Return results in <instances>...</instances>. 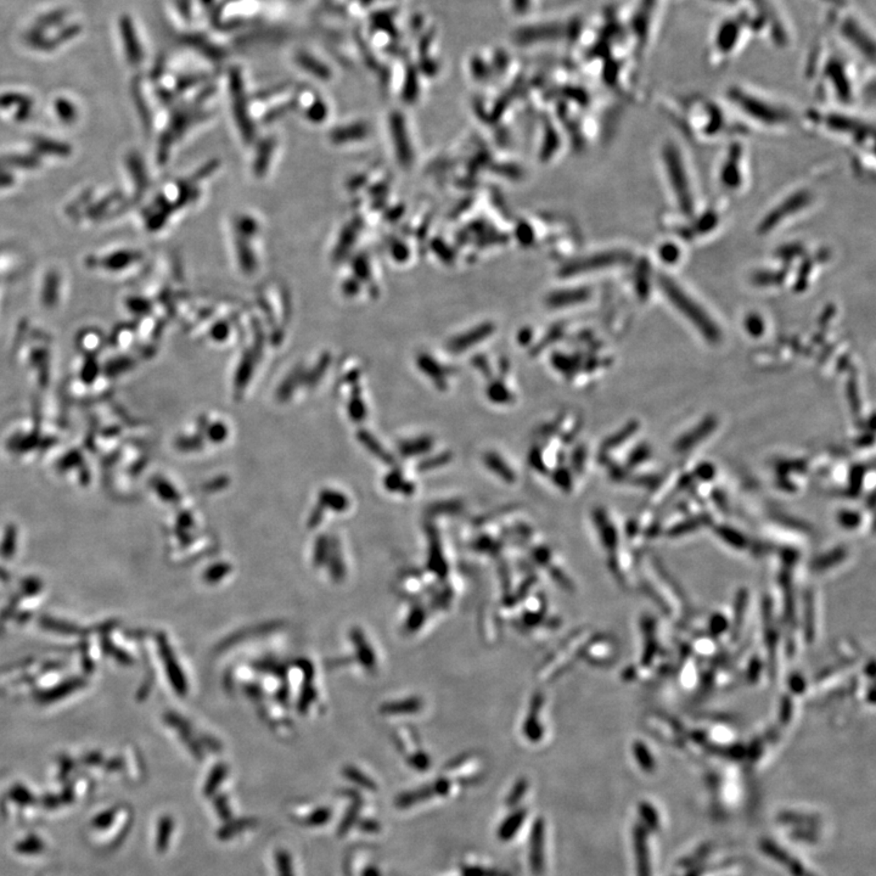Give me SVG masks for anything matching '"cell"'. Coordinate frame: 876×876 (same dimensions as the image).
<instances>
[{
	"instance_id": "cell-3",
	"label": "cell",
	"mask_w": 876,
	"mask_h": 876,
	"mask_svg": "<svg viewBox=\"0 0 876 876\" xmlns=\"http://www.w3.org/2000/svg\"><path fill=\"white\" fill-rule=\"evenodd\" d=\"M838 38L866 63L874 64L875 41L864 22L855 14H844L835 21Z\"/></svg>"
},
{
	"instance_id": "cell-6",
	"label": "cell",
	"mask_w": 876,
	"mask_h": 876,
	"mask_svg": "<svg viewBox=\"0 0 876 876\" xmlns=\"http://www.w3.org/2000/svg\"><path fill=\"white\" fill-rule=\"evenodd\" d=\"M664 162L669 183L675 192V199L680 208L685 213L693 212L694 200L690 190V183L685 170L684 162L675 145H667L664 150Z\"/></svg>"
},
{
	"instance_id": "cell-21",
	"label": "cell",
	"mask_w": 876,
	"mask_h": 876,
	"mask_svg": "<svg viewBox=\"0 0 876 876\" xmlns=\"http://www.w3.org/2000/svg\"><path fill=\"white\" fill-rule=\"evenodd\" d=\"M276 866H278L279 876H293L291 860L285 851H279L276 853Z\"/></svg>"
},
{
	"instance_id": "cell-2",
	"label": "cell",
	"mask_w": 876,
	"mask_h": 876,
	"mask_svg": "<svg viewBox=\"0 0 876 876\" xmlns=\"http://www.w3.org/2000/svg\"><path fill=\"white\" fill-rule=\"evenodd\" d=\"M660 287L675 308L685 318L689 319L697 329L701 330L700 333L705 337L708 340H717L719 336L717 325L713 323L708 314L700 307V304L686 293L684 289H682L673 279H669L667 276H662L660 279Z\"/></svg>"
},
{
	"instance_id": "cell-26",
	"label": "cell",
	"mask_w": 876,
	"mask_h": 876,
	"mask_svg": "<svg viewBox=\"0 0 876 876\" xmlns=\"http://www.w3.org/2000/svg\"><path fill=\"white\" fill-rule=\"evenodd\" d=\"M526 789H527V783L526 781L521 780L520 783H517V785L514 787V790L511 791L509 798H508V806L509 807H513V806H515V805L519 803L521 797L524 796V794H525Z\"/></svg>"
},
{
	"instance_id": "cell-4",
	"label": "cell",
	"mask_w": 876,
	"mask_h": 876,
	"mask_svg": "<svg viewBox=\"0 0 876 876\" xmlns=\"http://www.w3.org/2000/svg\"><path fill=\"white\" fill-rule=\"evenodd\" d=\"M759 23L763 32L778 47H786L790 43V30L783 16L776 0H743Z\"/></svg>"
},
{
	"instance_id": "cell-29",
	"label": "cell",
	"mask_w": 876,
	"mask_h": 876,
	"mask_svg": "<svg viewBox=\"0 0 876 876\" xmlns=\"http://www.w3.org/2000/svg\"><path fill=\"white\" fill-rule=\"evenodd\" d=\"M473 364L478 368L480 372L484 374V377H491V368H489L488 361L484 356H476L473 358Z\"/></svg>"
},
{
	"instance_id": "cell-20",
	"label": "cell",
	"mask_w": 876,
	"mask_h": 876,
	"mask_svg": "<svg viewBox=\"0 0 876 876\" xmlns=\"http://www.w3.org/2000/svg\"><path fill=\"white\" fill-rule=\"evenodd\" d=\"M170 833H172V820L170 818H164L159 823V839H157V847L159 851H165L167 849V844L170 841Z\"/></svg>"
},
{
	"instance_id": "cell-1",
	"label": "cell",
	"mask_w": 876,
	"mask_h": 876,
	"mask_svg": "<svg viewBox=\"0 0 876 876\" xmlns=\"http://www.w3.org/2000/svg\"><path fill=\"white\" fill-rule=\"evenodd\" d=\"M763 33V27L746 5L727 12L712 33L710 50L713 58L723 63L740 52L751 36Z\"/></svg>"
},
{
	"instance_id": "cell-27",
	"label": "cell",
	"mask_w": 876,
	"mask_h": 876,
	"mask_svg": "<svg viewBox=\"0 0 876 876\" xmlns=\"http://www.w3.org/2000/svg\"><path fill=\"white\" fill-rule=\"evenodd\" d=\"M571 462H572L574 470H576L577 473H581L582 469H583L584 462H585V448H583V447L576 448L574 453H572Z\"/></svg>"
},
{
	"instance_id": "cell-28",
	"label": "cell",
	"mask_w": 876,
	"mask_h": 876,
	"mask_svg": "<svg viewBox=\"0 0 876 876\" xmlns=\"http://www.w3.org/2000/svg\"><path fill=\"white\" fill-rule=\"evenodd\" d=\"M464 876H508L499 871H486L481 868H467L464 869Z\"/></svg>"
},
{
	"instance_id": "cell-15",
	"label": "cell",
	"mask_w": 876,
	"mask_h": 876,
	"mask_svg": "<svg viewBox=\"0 0 876 876\" xmlns=\"http://www.w3.org/2000/svg\"><path fill=\"white\" fill-rule=\"evenodd\" d=\"M526 811L520 809L513 813L508 819H505L504 823L500 825L498 836L503 841H509L514 838V835L519 831L521 825L524 823L526 818Z\"/></svg>"
},
{
	"instance_id": "cell-5",
	"label": "cell",
	"mask_w": 876,
	"mask_h": 876,
	"mask_svg": "<svg viewBox=\"0 0 876 876\" xmlns=\"http://www.w3.org/2000/svg\"><path fill=\"white\" fill-rule=\"evenodd\" d=\"M728 98L741 109L746 115L765 124H776L787 120L784 110L741 87H733L728 91Z\"/></svg>"
},
{
	"instance_id": "cell-17",
	"label": "cell",
	"mask_w": 876,
	"mask_h": 876,
	"mask_svg": "<svg viewBox=\"0 0 876 876\" xmlns=\"http://www.w3.org/2000/svg\"><path fill=\"white\" fill-rule=\"evenodd\" d=\"M552 367L565 377H574L579 367V361L574 357L566 356L563 353H555L552 356Z\"/></svg>"
},
{
	"instance_id": "cell-14",
	"label": "cell",
	"mask_w": 876,
	"mask_h": 876,
	"mask_svg": "<svg viewBox=\"0 0 876 876\" xmlns=\"http://www.w3.org/2000/svg\"><path fill=\"white\" fill-rule=\"evenodd\" d=\"M432 447H434V440L429 436H423L415 440L403 442L401 446V453L404 457H416L430 451Z\"/></svg>"
},
{
	"instance_id": "cell-9",
	"label": "cell",
	"mask_w": 876,
	"mask_h": 876,
	"mask_svg": "<svg viewBox=\"0 0 876 876\" xmlns=\"http://www.w3.org/2000/svg\"><path fill=\"white\" fill-rule=\"evenodd\" d=\"M531 851L530 862L532 871L541 875L544 871V822L538 819L533 824L531 831Z\"/></svg>"
},
{
	"instance_id": "cell-25",
	"label": "cell",
	"mask_w": 876,
	"mask_h": 876,
	"mask_svg": "<svg viewBox=\"0 0 876 876\" xmlns=\"http://www.w3.org/2000/svg\"><path fill=\"white\" fill-rule=\"evenodd\" d=\"M462 508V505L457 500H448V502H443V503L437 504V506H434V510H435L436 513L456 514V513H459Z\"/></svg>"
},
{
	"instance_id": "cell-32",
	"label": "cell",
	"mask_w": 876,
	"mask_h": 876,
	"mask_svg": "<svg viewBox=\"0 0 876 876\" xmlns=\"http://www.w3.org/2000/svg\"><path fill=\"white\" fill-rule=\"evenodd\" d=\"M329 811H326V809H320V811L314 813L313 816L309 818L307 823L311 824V825H320V824L326 823V822L329 820Z\"/></svg>"
},
{
	"instance_id": "cell-35",
	"label": "cell",
	"mask_w": 876,
	"mask_h": 876,
	"mask_svg": "<svg viewBox=\"0 0 876 876\" xmlns=\"http://www.w3.org/2000/svg\"><path fill=\"white\" fill-rule=\"evenodd\" d=\"M361 827H363L361 828L363 830H367V831H370V833L379 830L377 824H374L372 822H364V823L361 824Z\"/></svg>"
},
{
	"instance_id": "cell-16",
	"label": "cell",
	"mask_w": 876,
	"mask_h": 876,
	"mask_svg": "<svg viewBox=\"0 0 876 876\" xmlns=\"http://www.w3.org/2000/svg\"><path fill=\"white\" fill-rule=\"evenodd\" d=\"M486 394L491 402L495 404H509L514 402V394L502 381H493L488 385Z\"/></svg>"
},
{
	"instance_id": "cell-22",
	"label": "cell",
	"mask_w": 876,
	"mask_h": 876,
	"mask_svg": "<svg viewBox=\"0 0 876 876\" xmlns=\"http://www.w3.org/2000/svg\"><path fill=\"white\" fill-rule=\"evenodd\" d=\"M528 462H530V464H531V467H533L535 470H537L538 473H548L547 464H546V462H544V458H543L542 451H539L538 448H535V449H532L531 453H530V458H528Z\"/></svg>"
},
{
	"instance_id": "cell-13",
	"label": "cell",
	"mask_w": 876,
	"mask_h": 876,
	"mask_svg": "<svg viewBox=\"0 0 876 876\" xmlns=\"http://www.w3.org/2000/svg\"><path fill=\"white\" fill-rule=\"evenodd\" d=\"M484 465L487 467L489 471H492L494 475H497L500 480H503L506 484H514L516 481V475L514 470L510 467L509 464L505 462L499 454L494 453V451H488L484 456Z\"/></svg>"
},
{
	"instance_id": "cell-34",
	"label": "cell",
	"mask_w": 876,
	"mask_h": 876,
	"mask_svg": "<svg viewBox=\"0 0 876 876\" xmlns=\"http://www.w3.org/2000/svg\"><path fill=\"white\" fill-rule=\"evenodd\" d=\"M100 818L101 819H96V827H100L101 828V827H106L107 824L111 822L112 816L111 814H107L106 813V814H104V816Z\"/></svg>"
},
{
	"instance_id": "cell-7",
	"label": "cell",
	"mask_w": 876,
	"mask_h": 876,
	"mask_svg": "<svg viewBox=\"0 0 876 876\" xmlns=\"http://www.w3.org/2000/svg\"><path fill=\"white\" fill-rule=\"evenodd\" d=\"M662 0H639L633 21V36L637 49H647L656 28Z\"/></svg>"
},
{
	"instance_id": "cell-18",
	"label": "cell",
	"mask_w": 876,
	"mask_h": 876,
	"mask_svg": "<svg viewBox=\"0 0 876 876\" xmlns=\"http://www.w3.org/2000/svg\"><path fill=\"white\" fill-rule=\"evenodd\" d=\"M552 482L563 492H571L574 488V478L566 467H560L554 471Z\"/></svg>"
},
{
	"instance_id": "cell-12",
	"label": "cell",
	"mask_w": 876,
	"mask_h": 876,
	"mask_svg": "<svg viewBox=\"0 0 876 876\" xmlns=\"http://www.w3.org/2000/svg\"><path fill=\"white\" fill-rule=\"evenodd\" d=\"M448 791H449V783H447L445 780L437 781L430 787H426V789H423V790H419V791L405 794L404 796L398 798L397 805H398L399 807H407V806H412V805L418 803V802L424 801L427 797L432 796L435 794H437V795H446Z\"/></svg>"
},
{
	"instance_id": "cell-30",
	"label": "cell",
	"mask_w": 876,
	"mask_h": 876,
	"mask_svg": "<svg viewBox=\"0 0 876 876\" xmlns=\"http://www.w3.org/2000/svg\"><path fill=\"white\" fill-rule=\"evenodd\" d=\"M42 847L43 846L42 844H41V841L31 839L27 840V841H25L23 844H19V849H17V850L21 851V852H27V853H28V852L33 853V852H38V851L42 850Z\"/></svg>"
},
{
	"instance_id": "cell-23",
	"label": "cell",
	"mask_w": 876,
	"mask_h": 876,
	"mask_svg": "<svg viewBox=\"0 0 876 876\" xmlns=\"http://www.w3.org/2000/svg\"><path fill=\"white\" fill-rule=\"evenodd\" d=\"M708 4L713 6H718L723 10H727V12L737 10L739 8L745 5L743 0H705Z\"/></svg>"
},
{
	"instance_id": "cell-33",
	"label": "cell",
	"mask_w": 876,
	"mask_h": 876,
	"mask_svg": "<svg viewBox=\"0 0 876 876\" xmlns=\"http://www.w3.org/2000/svg\"><path fill=\"white\" fill-rule=\"evenodd\" d=\"M535 557H536L538 561H542V563L546 561L547 563L548 559L550 558V552H549L547 548H539L535 552Z\"/></svg>"
},
{
	"instance_id": "cell-36",
	"label": "cell",
	"mask_w": 876,
	"mask_h": 876,
	"mask_svg": "<svg viewBox=\"0 0 876 876\" xmlns=\"http://www.w3.org/2000/svg\"><path fill=\"white\" fill-rule=\"evenodd\" d=\"M364 876H380V873L375 868H369L364 873Z\"/></svg>"
},
{
	"instance_id": "cell-31",
	"label": "cell",
	"mask_w": 876,
	"mask_h": 876,
	"mask_svg": "<svg viewBox=\"0 0 876 876\" xmlns=\"http://www.w3.org/2000/svg\"><path fill=\"white\" fill-rule=\"evenodd\" d=\"M631 432H632V427H628V429H625L623 431H620L615 437H611L610 440H607L605 442V448H612V447L620 445V443L626 440L627 436L629 435Z\"/></svg>"
},
{
	"instance_id": "cell-24",
	"label": "cell",
	"mask_w": 876,
	"mask_h": 876,
	"mask_svg": "<svg viewBox=\"0 0 876 876\" xmlns=\"http://www.w3.org/2000/svg\"><path fill=\"white\" fill-rule=\"evenodd\" d=\"M431 546H432V548H431L430 557L431 566H432V568H438V571H440V566H443V563H443V557H442L440 543L437 542V538H436V537L435 538H432V541H431Z\"/></svg>"
},
{
	"instance_id": "cell-8",
	"label": "cell",
	"mask_w": 876,
	"mask_h": 876,
	"mask_svg": "<svg viewBox=\"0 0 876 876\" xmlns=\"http://www.w3.org/2000/svg\"><path fill=\"white\" fill-rule=\"evenodd\" d=\"M809 200H811V195L806 192H798L787 197L784 201L780 202L779 206L773 208L768 213V216H765L762 219V222L759 224V232L765 234L776 228L779 223L785 221L786 218L791 217L792 214L800 212L806 207L809 203Z\"/></svg>"
},
{
	"instance_id": "cell-10",
	"label": "cell",
	"mask_w": 876,
	"mask_h": 876,
	"mask_svg": "<svg viewBox=\"0 0 876 876\" xmlns=\"http://www.w3.org/2000/svg\"><path fill=\"white\" fill-rule=\"evenodd\" d=\"M416 366L420 369V372L425 374L426 377H430L431 381L435 383L436 388L446 390L447 388V377L449 375V372H447V368L443 367L441 363L436 361L435 358L421 353L416 358Z\"/></svg>"
},
{
	"instance_id": "cell-19",
	"label": "cell",
	"mask_w": 876,
	"mask_h": 876,
	"mask_svg": "<svg viewBox=\"0 0 876 876\" xmlns=\"http://www.w3.org/2000/svg\"><path fill=\"white\" fill-rule=\"evenodd\" d=\"M451 453H449V451H445V453H441V454H437L435 457L429 458V459L423 460V462H420L419 467H418V470H419V471H430V470H435V469H438V467H445V465H447V464L451 462Z\"/></svg>"
},
{
	"instance_id": "cell-11",
	"label": "cell",
	"mask_w": 876,
	"mask_h": 876,
	"mask_svg": "<svg viewBox=\"0 0 876 876\" xmlns=\"http://www.w3.org/2000/svg\"><path fill=\"white\" fill-rule=\"evenodd\" d=\"M492 334V328L489 325H482L478 329L473 330L467 334L462 335L459 337H456L454 340L449 344V350L454 353H462L464 350L478 345V342L488 337Z\"/></svg>"
}]
</instances>
